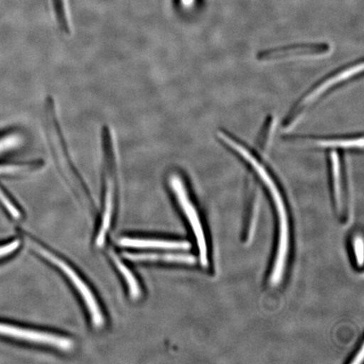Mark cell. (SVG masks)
<instances>
[{"label": "cell", "instance_id": "obj_15", "mask_svg": "<svg viewBox=\"0 0 364 364\" xmlns=\"http://www.w3.org/2000/svg\"><path fill=\"white\" fill-rule=\"evenodd\" d=\"M203 0H174L175 6L186 12L195 11L201 6Z\"/></svg>", "mask_w": 364, "mask_h": 364}, {"label": "cell", "instance_id": "obj_10", "mask_svg": "<svg viewBox=\"0 0 364 364\" xmlns=\"http://www.w3.org/2000/svg\"><path fill=\"white\" fill-rule=\"evenodd\" d=\"M124 257L132 261H163L193 265L197 260L188 254L124 253Z\"/></svg>", "mask_w": 364, "mask_h": 364}, {"label": "cell", "instance_id": "obj_9", "mask_svg": "<svg viewBox=\"0 0 364 364\" xmlns=\"http://www.w3.org/2000/svg\"><path fill=\"white\" fill-rule=\"evenodd\" d=\"M332 188L336 209L341 213L343 208V176H341V162L338 152L331 149L328 154Z\"/></svg>", "mask_w": 364, "mask_h": 364}, {"label": "cell", "instance_id": "obj_18", "mask_svg": "<svg viewBox=\"0 0 364 364\" xmlns=\"http://www.w3.org/2000/svg\"><path fill=\"white\" fill-rule=\"evenodd\" d=\"M20 247L19 240H14L10 244L0 245V258L4 257L16 252L18 247Z\"/></svg>", "mask_w": 364, "mask_h": 364}, {"label": "cell", "instance_id": "obj_5", "mask_svg": "<svg viewBox=\"0 0 364 364\" xmlns=\"http://www.w3.org/2000/svg\"><path fill=\"white\" fill-rule=\"evenodd\" d=\"M331 52L327 43H300L285 47L264 50L257 58L262 62H277L290 58L324 56Z\"/></svg>", "mask_w": 364, "mask_h": 364}, {"label": "cell", "instance_id": "obj_2", "mask_svg": "<svg viewBox=\"0 0 364 364\" xmlns=\"http://www.w3.org/2000/svg\"><path fill=\"white\" fill-rule=\"evenodd\" d=\"M363 63L355 62L347 67L341 68L333 74L326 76V78L313 86L311 90L304 94L299 102L291 109L288 115L283 122L284 129H292L299 124L309 109L315 105L318 100L324 97L326 94L330 92L336 86H339L348 80L355 78L358 74H362Z\"/></svg>", "mask_w": 364, "mask_h": 364}, {"label": "cell", "instance_id": "obj_16", "mask_svg": "<svg viewBox=\"0 0 364 364\" xmlns=\"http://www.w3.org/2000/svg\"><path fill=\"white\" fill-rule=\"evenodd\" d=\"M353 249L358 265L359 267H362L363 263V240L361 235L355 236Z\"/></svg>", "mask_w": 364, "mask_h": 364}, {"label": "cell", "instance_id": "obj_3", "mask_svg": "<svg viewBox=\"0 0 364 364\" xmlns=\"http://www.w3.org/2000/svg\"><path fill=\"white\" fill-rule=\"evenodd\" d=\"M170 185L182 211L184 212L191 227H192L196 240H197L200 263H201L202 267L207 268L209 265L208 248L206 235H205L202 221L200 220L197 208H195L192 200L189 197L183 179L179 175L173 174L171 176Z\"/></svg>", "mask_w": 364, "mask_h": 364}, {"label": "cell", "instance_id": "obj_19", "mask_svg": "<svg viewBox=\"0 0 364 364\" xmlns=\"http://www.w3.org/2000/svg\"><path fill=\"white\" fill-rule=\"evenodd\" d=\"M0 201L3 203L4 207H6L9 212L11 213L13 217L16 218L20 217V213L17 210L16 208L14 206L10 200L6 197V194L2 192V190L0 189Z\"/></svg>", "mask_w": 364, "mask_h": 364}, {"label": "cell", "instance_id": "obj_1", "mask_svg": "<svg viewBox=\"0 0 364 364\" xmlns=\"http://www.w3.org/2000/svg\"><path fill=\"white\" fill-rule=\"evenodd\" d=\"M222 142L228 149L237 154L240 158L244 159L245 163L252 168L254 172L257 174L259 178L266 186L268 192L271 195L273 203H274L277 220H279V245H277L275 262L272 267L270 283L272 286H279L283 281L285 274L290 245L289 220L284 199L271 173L268 171L267 168L264 166V164L252 150L231 134H226L223 136Z\"/></svg>", "mask_w": 364, "mask_h": 364}, {"label": "cell", "instance_id": "obj_12", "mask_svg": "<svg viewBox=\"0 0 364 364\" xmlns=\"http://www.w3.org/2000/svg\"><path fill=\"white\" fill-rule=\"evenodd\" d=\"M54 16L59 29L63 34L71 33L70 14L68 0H53Z\"/></svg>", "mask_w": 364, "mask_h": 364}, {"label": "cell", "instance_id": "obj_17", "mask_svg": "<svg viewBox=\"0 0 364 364\" xmlns=\"http://www.w3.org/2000/svg\"><path fill=\"white\" fill-rule=\"evenodd\" d=\"M259 197L258 195L255 196V200L253 203V211L252 221H250V226L249 229L248 237L252 238L255 234V229H256L257 221L259 212Z\"/></svg>", "mask_w": 364, "mask_h": 364}, {"label": "cell", "instance_id": "obj_14", "mask_svg": "<svg viewBox=\"0 0 364 364\" xmlns=\"http://www.w3.org/2000/svg\"><path fill=\"white\" fill-rule=\"evenodd\" d=\"M21 142V136L18 134L11 133L0 136V154L19 147Z\"/></svg>", "mask_w": 364, "mask_h": 364}, {"label": "cell", "instance_id": "obj_6", "mask_svg": "<svg viewBox=\"0 0 364 364\" xmlns=\"http://www.w3.org/2000/svg\"><path fill=\"white\" fill-rule=\"evenodd\" d=\"M0 336L31 341V343L52 346L53 348L62 350H70L73 347L72 341L63 338V336L6 325L4 323H0Z\"/></svg>", "mask_w": 364, "mask_h": 364}, {"label": "cell", "instance_id": "obj_8", "mask_svg": "<svg viewBox=\"0 0 364 364\" xmlns=\"http://www.w3.org/2000/svg\"><path fill=\"white\" fill-rule=\"evenodd\" d=\"M118 245L125 247L143 249L172 250H188L192 249V244L188 242V241L181 240L122 238L118 241Z\"/></svg>", "mask_w": 364, "mask_h": 364}, {"label": "cell", "instance_id": "obj_11", "mask_svg": "<svg viewBox=\"0 0 364 364\" xmlns=\"http://www.w3.org/2000/svg\"><path fill=\"white\" fill-rule=\"evenodd\" d=\"M275 127V118L272 116L268 117L264 122L260 133L258 134L256 147L258 152L263 154V156H266L269 151L273 135H274Z\"/></svg>", "mask_w": 364, "mask_h": 364}, {"label": "cell", "instance_id": "obj_4", "mask_svg": "<svg viewBox=\"0 0 364 364\" xmlns=\"http://www.w3.org/2000/svg\"><path fill=\"white\" fill-rule=\"evenodd\" d=\"M31 247H33L40 255L48 259L50 262H51L53 265L57 266L59 269H61L63 272L65 273V275L70 279L73 284L76 287L77 290L79 291V293L82 295V298H83L84 301L89 309V312L91 316V321L93 322V325L97 328L103 326L104 325V317L102 315V312L101 311V308H100L97 299H95V295L92 292H91L89 287L86 285L85 282L82 280L81 277L77 274L75 270H73L72 268L68 265L67 263L61 260L60 258H58L55 256V255L49 252L48 250H45L42 247H40L36 243H31Z\"/></svg>", "mask_w": 364, "mask_h": 364}, {"label": "cell", "instance_id": "obj_13", "mask_svg": "<svg viewBox=\"0 0 364 364\" xmlns=\"http://www.w3.org/2000/svg\"><path fill=\"white\" fill-rule=\"evenodd\" d=\"M112 259L114 262H115L118 269H119L122 274L124 275L127 285L129 287V292L132 298L139 299L141 294L139 282L136 281L133 273H132L129 268H127L124 264L119 260V258L117 257V255L112 254Z\"/></svg>", "mask_w": 364, "mask_h": 364}, {"label": "cell", "instance_id": "obj_7", "mask_svg": "<svg viewBox=\"0 0 364 364\" xmlns=\"http://www.w3.org/2000/svg\"><path fill=\"white\" fill-rule=\"evenodd\" d=\"M291 142L311 145L313 147L320 149H363V136H348V138H301L289 139Z\"/></svg>", "mask_w": 364, "mask_h": 364}, {"label": "cell", "instance_id": "obj_20", "mask_svg": "<svg viewBox=\"0 0 364 364\" xmlns=\"http://www.w3.org/2000/svg\"><path fill=\"white\" fill-rule=\"evenodd\" d=\"M363 360V347L362 346L360 350H359L358 353L355 357L354 360L352 362L353 364H359L361 363Z\"/></svg>", "mask_w": 364, "mask_h": 364}]
</instances>
